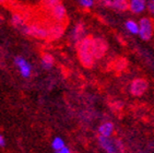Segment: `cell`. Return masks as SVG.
<instances>
[{
    "label": "cell",
    "mask_w": 154,
    "mask_h": 153,
    "mask_svg": "<svg viewBox=\"0 0 154 153\" xmlns=\"http://www.w3.org/2000/svg\"><path fill=\"white\" fill-rule=\"evenodd\" d=\"M148 10L154 15V0H148Z\"/></svg>",
    "instance_id": "cell-20"
},
{
    "label": "cell",
    "mask_w": 154,
    "mask_h": 153,
    "mask_svg": "<svg viewBox=\"0 0 154 153\" xmlns=\"http://www.w3.org/2000/svg\"><path fill=\"white\" fill-rule=\"evenodd\" d=\"M92 49L95 59H101L107 52V43L105 42V39L101 37L93 38Z\"/></svg>",
    "instance_id": "cell-6"
},
{
    "label": "cell",
    "mask_w": 154,
    "mask_h": 153,
    "mask_svg": "<svg viewBox=\"0 0 154 153\" xmlns=\"http://www.w3.org/2000/svg\"><path fill=\"white\" fill-rule=\"evenodd\" d=\"M54 62H55V60H54V57L51 56V54H48V53L43 54L42 60H41L42 68H44L45 70H49V69L53 68Z\"/></svg>",
    "instance_id": "cell-13"
},
{
    "label": "cell",
    "mask_w": 154,
    "mask_h": 153,
    "mask_svg": "<svg viewBox=\"0 0 154 153\" xmlns=\"http://www.w3.org/2000/svg\"><path fill=\"white\" fill-rule=\"evenodd\" d=\"M148 8V1L146 0H130L129 1V10L132 13H142Z\"/></svg>",
    "instance_id": "cell-10"
},
{
    "label": "cell",
    "mask_w": 154,
    "mask_h": 153,
    "mask_svg": "<svg viewBox=\"0 0 154 153\" xmlns=\"http://www.w3.org/2000/svg\"><path fill=\"white\" fill-rule=\"evenodd\" d=\"M154 32V23L150 18H142L139 22V33L140 36L143 41H149L151 39Z\"/></svg>",
    "instance_id": "cell-3"
},
{
    "label": "cell",
    "mask_w": 154,
    "mask_h": 153,
    "mask_svg": "<svg viewBox=\"0 0 154 153\" xmlns=\"http://www.w3.org/2000/svg\"><path fill=\"white\" fill-rule=\"evenodd\" d=\"M125 27H126V30L130 34H138L139 33V23H137L136 21L134 20H128L126 23H125Z\"/></svg>",
    "instance_id": "cell-15"
},
{
    "label": "cell",
    "mask_w": 154,
    "mask_h": 153,
    "mask_svg": "<svg viewBox=\"0 0 154 153\" xmlns=\"http://www.w3.org/2000/svg\"><path fill=\"white\" fill-rule=\"evenodd\" d=\"M112 1L113 0H100V3L104 7H112Z\"/></svg>",
    "instance_id": "cell-21"
},
{
    "label": "cell",
    "mask_w": 154,
    "mask_h": 153,
    "mask_svg": "<svg viewBox=\"0 0 154 153\" xmlns=\"http://www.w3.org/2000/svg\"><path fill=\"white\" fill-rule=\"evenodd\" d=\"M114 133V125L109 121H106V123H103L101 126L98 127V133L102 137H112Z\"/></svg>",
    "instance_id": "cell-12"
},
{
    "label": "cell",
    "mask_w": 154,
    "mask_h": 153,
    "mask_svg": "<svg viewBox=\"0 0 154 153\" xmlns=\"http://www.w3.org/2000/svg\"><path fill=\"white\" fill-rule=\"evenodd\" d=\"M56 153H72V152L70 151V149H69L68 147H63L62 149H60V150L56 151Z\"/></svg>",
    "instance_id": "cell-22"
},
{
    "label": "cell",
    "mask_w": 154,
    "mask_h": 153,
    "mask_svg": "<svg viewBox=\"0 0 154 153\" xmlns=\"http://www.w3.org/2000/svg\"><path fill=\"white\" fill-rule=\"evenodd\" d=\"M51 17L55 19L56 22H61L63 23L67 19V11H66V8L62 3L57 5L56 7H54L53 9L51 10Z\"/></svg>",
    "instance_id": "cell-8"
},
{
    "label": "cell",
    "mask_w": 154,
    "mask_h": 153,
    "mask_svg": "<svg viewBox=\"0 0 154 153\" xmlns=\"http://www.w3.org/2000/svg\"><path fill=\"white\" fill-rule=\"evenodd\" d=\"M149 86L148 81L142 78L134 79L130 84V92L134 96H141L146 92Z\"/></svg>",
    "instance_id": "cell-5"
},
{
    "label": "cell",
    "mask_w": 154,
    "mask_h": 153,
    "mask_svg": "<svg viewBox=\"0 0 154 153\" xmlns=\"http://www.w3.org/2000/svg\"><path fill=\"white\" fill-rule=\"evenodd\" d=\"M14 65L15 67L18 68V70L22 78H24V79H29L30 78L31 74H32V66L24 57H14Z\"/></svg>",
    "instance_id": "cell-4"
},
{
    "label": "cell",
    "mask_w": 154,
    "mask_h": 153,
    "mask_svg": "<svg viewBox=\"0 0 154 153\" xmlns=\"http://www.w3.org/2000/svg\"><path fill=\"white\" fill-rule=\"evenodd\" d=\"M110 8L119 12L126 11L127 9H129V1L128 0H113Z\"/></svg>",
    "instance_id": "cell-14"
},
{
    "label": "cell",
    "mask_w": 154,
    "mask_h": 153,
    "mask_svg": "<svg viewBox=\"0 0 154 153\" xmlns=\"http://www.w3.org/2000/svg\"><path fill=\"white\" fill-rule=\"evenodd\" d=\"M84 34H85L84 24H83V23H78V24H75V27H74L73 30H72L71 38L73 39L74 42L79 43V42H80L82 38L85 37V36H84Z\"/></svg>",
    "instance_id": "cell-11"
},
{
    "label": "cell",
    "mask_w": 154,
    "mask_h": 153,
    "mask_svg": "<svg viewBox=\"0 0 154 153\" xmlns=\"http://www.w3.org/2000/svg\"><path fill=\"white\" fill-rule=\"evenodd\" d=\"M20 31L25 35L38 38V39H47L48 38V29L39 25V24H24Z\"/></svg>",
    "instance_id": "cell-2"
},
{
    "label": "cell",
    "mask_w": 154,
    "mask_h": 153,
    "mask_svg": "<svg viewBox=\"0 0 154 153\" xmlns=\"http://www.w3.org/2000/svg\"><path fill=\"white\" fill-rule=\"evenodd\" d=\"M79 5L83 8H85V9H90V8H92L93 5H94V0H77Z\"/></svg>",
    "instance_id": "cell-19"
},
{
    "label": "cell",
    "mask_w": 154,
    "mask_h": 153,
    "mask_svg": "<svg viewBox=\"0 0 154 153\" xmlns=\"http://www.w3.org/2000/svg\"><path fill=\"white\" fill-rule=\"evenodd\" d=\"M63 147H66V143L62 138H60V137H55V138L53 139V141H51V148L55 150V152L60 150V149H62Z\"/></svg>",
    "instance_id": "cell-17"
},
{
    "label": "cell",
    "mask_w": 154,
    "mask_h": 153,
    "mask_svg": "<svg viewBox=\"0 0 154 153\" xmlns=\"http://www.w3.org/2000/svg\"><path fill=\"white\" fill-rule=\"evenodd\" d=\"M63 33H65V25L61 22H56L48 27V39L51 41L59 39L63 35Z\"/></svg>",
    "instance_id": "cell-7"
},
{
    "label": "cell",
    "mask_w": 154,
    "mask_h": 153,
    "mask_svg": "<svg viewBox=\"0 0 154 153\" xmlns=\"http://www.w3.org/2000/svg\"><path fill=\"white\" fill-rule=\"evenodd\" d=\"M11 23L14 27H17V29L20 30L21 27L25 24V21H24V18L21 14H19V13H14V14L11 17Z\"/></svg>",
    "instance_id": "cell-16"
},
{
    "label": "cell",
    "mask_w": 154,
    "mask_h": 153,
    "mask_svg": "<svg viewBox=\"0 0 154 153\" xmlns=\"http://www.w3.org/2000/svg\"><path fill=\"white\" fill-rule=\"evenodd\" d=\"M98 144L102 147V149L105 150L106 153H116V149H117L116 142L113 141L110 139V137L108 138V137H102V136H100L98 137Z\"/></svg>",
    "instance_id": "cell-9"
},
{
    "label": "cell",
    "mask_w": 154,
    "mask_h": 153,
    "mask_svg": "<svg viewBox=\"0 0 154 153\" xmlns=\"http://www.w3.org/2000/svg\"><path fill=\"white\" fill-rule=\"evenodd\" d=\"M93 37L85 36L78 43V57L79 60L85 68H92L94 65L95 57L93 55Z\"/></svg>",
    "instance_id": "cell-1"
},
{
    "label": "cell",
    "mask_w": 154,
    "mask_h": 153,
    "mask_svg": "<svg viewBox=\"0 0 154 153\" xmlns=\"http://www.w3.org/2000/svg\"><path fill=\"white\" fill-rule=\"evenodd\" d=\"M43 2H44V5H45L46 8H48L49 10H51L54 7H56L57 5L61 3V0H43Z\"/></svg>",
    "instance_id": "cell-18"
},
{
    "label": "cell",
    "mask_w": 154,
    "mask_h": 153,
    "mask_svg": "<svg viewBox=\"0 0 154 153\" xmlns=\"http://www.w3.org/2000/svg\"><path fill=\"white\" fill-rule=\"evenodd\" d=\"M5 2H7V0H0V5H3Z\"/></svg>",
    "instance_id": "cell-24"
},
{
    "label": "cell",
    "mask_w": 154,
    "mask_h": 153,
    "mask_svg": "<svg viewBox=\"0 0 154 153\" xmlns=\"http://www.w3.org/2000/svg\"><path fill=\"white\" fill-rule=\"evenodd\" d=\"M116 153H118V152H116Z\"/></svg>",
    "instance_id": "cell-25"
},
{
    "label": "cell",
    "mask_w": 154,
    "mask_h": 153,
    "mask_svg": "<svg viewBox=\"0 0 154 153\" xmlns=\"http://www.w3.org/2000/svg\"><path fill=\"white\" fill-rule=\"evenodd\" d=\"M6 145V140H5V137L2 135H0V148H2Z\"/></svg>",
    "instance_id": "cell-23"
}]
</instances>
